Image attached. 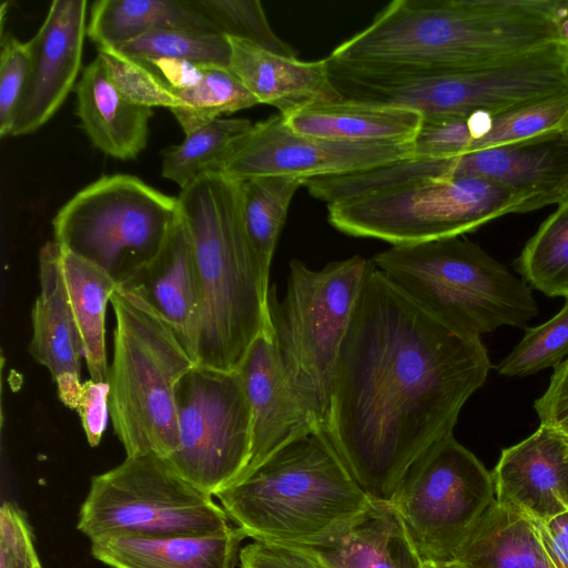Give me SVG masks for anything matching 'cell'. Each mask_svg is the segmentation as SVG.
Here are the masks:
<instances>
[{
  "instance_id": "6da1fadb",
  "label": "cell",
  "mask_w": 568,
  "mask_h": 568,
  "mask_svg": "<svg viewBox=\"0 0 568 568\" xmlns=\"http://www.w3.org/2000/svg\"><path fill=\"white\" fill-rule=\"evenodd\" d=\"M480 337L427 312L376 267L341 348L323 432L375 504H392L409 467L453 435L486 382Z\"/></svg>"
},
{
  "instance_id": "7a4b0ae2",
  "label": "cell",
  "mask_w": 568,
  "mask_h": 568,
  "mask_svg": "<svg viewBox=\"0 0 568 568\" xmlns=\"http://www.w3.org/2000/svg\"><path fill=\"white\" fill-rule=\"evenodd\" d=\"M558 43L550 0H394L331 59L476 68Z\"/></svg>"
},
{
  "instance_id": "3957f363",
  "label": "cell",
  "mask_w": 568,
  "mask_h": 568,
  "mask_svg": "<svg viewBox=\"0 0 568 568\" xmlns=\"http://www.w3.org/2000/svg\"><path fill=\"white\" fill-rule=\"evenodd\" d=\"M178 201L202 291L196 364L237 369L253 342L273 332L270 281L244 227L240 181L204 172L181 190Z\"/></svg>"
},
{
  "instance_id": "277c9868",
  "label": "cell",
  "mask_w": 568,
  "mask_h": 568,
  "mask_svg": "<svg viewBox=\"0 0 568 568\" xmlns=\"http://www.w3.org/2000/svg\"><path fill=\"white\" fill-rule=\"evenodd\" d=\"M215 497L256 541L334 544L374 508L323 429L298 438Z\"/></svg>"
},
{
  "instance_id": "5b68a950",
  "label": "cell",
  "mask_w": 568,
  "mask_h": 568,
  "mask_svg": "<svg viewBox=\"0 0 568 568\" xmlns=\"http://www.w3.org/2000/svg\"><path fill=\"white\" fill-rule=\"evenodd\" d=\"M327 61L344 99L409 109L423 118L497 114L568 91V54L556 44L466 69Z\"/></svg>"
},
{
  "instance_id": "8992f818",
  "label": "cell",
  "mask_w": 568,
  "mask_h": 568,
  "mask_svg": "<svg viewBox=\"0 0 568 568\" xmlns=\"http://www.w3.org/2000/svg\"><path fill=\"white\" fill-rule=\"evenodd\" d=\"M114 316L109 410L126 456L166 459L179 447L175 388L196 363L169 324L129 284L110 301Z\"/></svg>"
},
{
  "instance_id": "52a82bcc",
  "label": "cell",
  "mask_w": 568,
  "mask_h": 568,
  "mask_svg": "<svg viewBox=\"0 0 568 568\" xmlns=\"http://www.w3.org/2000/svg\"><path fill=\"white\" fill-rule=\"evenodd\" d=\"M372 261L418 305L470 336L523 326L538 312L524 280L462 236L392 245Z\"/></svg>"
},
{
  "instance_id": "ba28073f",
  "label": "cell",
  "mask_w": 568,
  "mask_h": 568,
  "mask_svg": "<svg viewBox=\"0 0 568 568\" xmlns=\"http://www.w3.org/2000/svg\"><path fill=\"white\" fill-rule=\"evenodd\" d=\"M371 260L354 255L312 270L291 260L286 290L270 288L273 339L284 371L322 425L342 345L367 277Z\"/></svg>"
},
{
  "instance_id": "9c48e42d",
  "label": "cell",
  "mask_w": 568,
  "mask_h": 568,
  "mask_svg": "<svg viewBox=\"0 0 568 568\" xmlns=\"http://www.w3.org/2000/svg\"><path fill=\"white\" fill-rule=\"evenodd\" d=\"M528 196L475 178L424 179L327 204L339 232L392 245L462 236L510 213L529 212Z\"/></svg>"
},
{
  "instance_id": "30bf717a",
  "label": "cell",
  "mask_w": 568,
  "mask_h": 568,
  "mask_svg": "<svg viewBox=\"0 0 568 568\" xmlns=\"http://www.w3.org/2000/svg\"><path fill=\"white\" fill-rule=\"evenodd\" d=\"M181 217L178 197L138 176L103 175L77 192L52 220L54 242L126 283L163 247Z\"/></svg>"
},
{
  "instance_id": "8fae6325",
  "label": "cell",
  "mask_w": 568,
  "mask_h": 568,
  "mask_svg": "<svg viewBox=\"0 0 568 568\" xmlns=\"http://www.w3.org/2000/svg\"><path fill=\"white\" fill-rule=\"evenodd\" d=\"M233 525L213 496L153 454L126 456L91 478L77 528L91 541L108 536L205 535Z\"/></svg>"
},
{
  "instance_id": "7c38bea8",
  "label": "cell",
  "mask_w": 568,
  "mask_h": 568,
  "mask_svg": "<svg viewBox=\"0 0 568 568\" xmlns=\"http://www.w3.org/2000/svg\"><path fill=\"white\" fill-rule=\"evenodd\" d=\"M494 501L491 473L450 435L409 467L392 505L423 561L446 564Z\"/></svg>"
},
{
  "instance_id": "4fadbf2b",
  "label": "cell",
  "mask_w": 568,
  "mask_h": 568,
  "mask_svg": "<svg viewBox=\"0 0 568 568\" xmlns=\"http://www.w3.org/2000/svg\"><path fill=\"white\" fill-rule=\"evenodd\" d=\"M179 447L165 460L215 496L243 473L252 449V410L237 369L195 364L175 388Z\"/></svg>"
},
{
  "instance_id": "5bb4252c",
  "label": "cell",
  "mask_w": 568,
  "mask_h": 568,
  "mask_svg": "<svg viewBox=\"0 0 568 568\" xmlns=\"http://www.w3.org/2000/svg\"><path fill=\"white\" fill-rule=\"evenodd\" d=\"M413 158L412 143H349L293 131L282 114L253 124L210 172L243 181L256 176L311 179L344 175Z\"/></svg>"
},
{
  "instance_id": "9a60e30c",
  "label": "cell",
  "mask_w": 568,
  "mask_h": 568,
  "mask_svg": "<svg viewBox=\"0 0 568 568\" xmlns=\"http://www.w3.org/2000/svg\"><path fill=\"white\" fill-rule=\"evenodd\" d=\"M87 0H54L38 32L26 42L30 77L10 136L30 134L64 102L81 69Z\"/></svg>"
},
{
  "instance_id": "2e32d148",
  "label": "cell",
  "mask_w": 568,
  "mask_h": 568,
  "mask_svg": "<svg viewBox=\"0 0 568 568\" xmlns=\"http://www.w3.org/2000/svg\"><path fill=\"white\" fill-rule=\"evenodd\" d=\"M237 372L252 410V449L248 464L235 483L292 442L323 429L321 419L290 382L273 332L263 333L253 342Z\"/></svg>"
},
{
  "instance_id": "e0dca14e",
  "label": "cell",
  "mask_w": 568,
  "mask_h": 568,
  "mask_svg": "<svg viewBox=\"0 0 568 568\" xmlns=\"http://www.w3.org/2000/svg\"><path fill=\"white\" fill-rule=\"evenodd\" d=\"M491 476L496 501L531 520L568 511V443L551 426L503 449Z\"/></svg>"
},
{
  "instance_id": "ac0fdd59",
  "label": "cell",
  "mask_w": 568,
  "mask_h": 568,
  "mask_svg": "<svg viewBox=\"0 0 568 568\" xmlns=\"http://www.w3.org/2000/svg\"><path fill=\"white\" fill-rule=\"evenodd\" d=\"M445 178L481 179L528 196L529 211L568 181V135L443 158Z\"/></svg>"
},
{
  "instance_id": "d6986e66",
  "label": "cell",
  "mask_w": 568,
  "mask_h": 568,
  "mask_svg": "<svg viewBox=\"0 0 568 568\" xmlns=\"http://www.w3.org/2000/svg\"><path fill=\"white\" fill-rule=\"evenodd\" d=\"M126 284L169 324L196 363L202 291L191 235L182 216L158 255Z\"/></svg>"
},
{
  "instance_id": "ffe728a7",
  "label": "cell",
  "mask_w": 568,
  "mask_h": 568,
  "mask_svg": "<svg viewBox=\"0 0 568 568\" xmlns=\"http://www.w3.org/2000/svg\"><path fill=\"white\" fill-rule=\"evenodd\" d=\"M227 39L231 45L229 69L258 103L275 106L280 114L344 99L331 81L327 58L302 61L245 40Z\"/></svg>"
},
{
  "instance_id": "44dd1931",
  "label": "cell",
  "mask_w": 568,
  "mask_h": 568,
  "mask_svg": "<svg viewBox=\"0 0 568 568\" xmlns=\"http://www.w3.org/2000/svg\"><path fill=\"white\" fill-rule=\"evenodd\" d=\"M435 133L442 150L453 156L568 135V91L497 114L444 116Z\"/></svg>"
},
{
  "instance_id": "7402d4cb",
  "label": "cell",
  "mask_w": 568,
  "mask_h": 568,
  "mask_svg": "<svg viewBox=\"0 0 568 568\" xmlns=\"http://www.w3.org/2000/svg\"><path fill=\"white\" fill-rule=\"evenodd\" d=\"M244 538L234 524L205 535L108 536L91 541V554L111 568H235Z\"/></svg>"
},
{
  "instance_id": "603a6c76",
  "label": "cell",
  "mask_w": 568,
  "mask_h": 568,
  "mask_svg": "<svg viewBox=\"0 0 568 568\" xmlns=\"http://www.w3.org/2000/svg\"><path fill=\"white\" fill-rule=\"evenodd\" d=\"M75 93L81 126L97 149L122 161L145 149L152 109L129 101L98 57L83 69Z\"/></svg>"
},
{
  "instance_id": "cb8c5ba5",
  "label": "cell",
  "mask_w": 568,
  "mask_h": 568,
  "mask_svg": "<svg viewBox=\"0 0 568 568\" xmlns=\"http://www.w3.org/2000/svg\"><path fill=\"white\" fill-rule=\"evenodd\" d=\"M61 248L47 242L39 252L40 294L32 308L29 352L53 381L80 377L83 345L74 321L62 272Z\"/></svg>"
},
{
  "instance_id": "d4e9b609",
  "label": "cell",
  "mask_w": 568,
  "mask_h": 568,
  "mask_svg": "<svg viewBox=\"0 0 568 568\" xmlns=\"http://www.w3.org/2000/svg\"><path fill=\"white\" fill-rule=\"evenodd\" d=\"M295 132L349 143H412L418 133L420 113L392 105L343 99L314 103L283 115Z\"/></svg>"
},
{
  "instance_id": "484cf974",
  "label": "cell",
  "mask_w": 568,
  "mask_h": 568,
  "mask_svg": "<svg viewBox=\"0 0 568 568\" xmlns=\"http://www.w3.org/2000/svg\"><path fill=\"white\" fill-rule=\"evenodd\" d=\"M452 562L460 568H554L532 520L496 499Z\"/></svg>"
},
{
  "instance_id": "4316f807",
  "label": "cell",
  "mask_w": 568,
  "mask_h": 568,
  "mask_svg": "<svg viewBox=\"0 0 568 568\" xmlns=\"http://www.w3.org/2000/svg\"><path fill=\"white\" fill-rule=\"evenodd\" d=\"M310 549L326 568H424L425 565L392 504H375L364 519L334 544Z\"/></svg>"
},
{
  "instance_id": "83f0119b",
  "label": "cell",
  "mask_w": 568,
  "mask_h": 568,
  "mask_svg": "<svg viewBox=\"0 0 568 568\" xmlns=\"http://www.w3.org/2000/svg\"><path fill=\"white\" fill-rule=\"evenodd\" d=\"M158 29L217 33L191 0H97L87 34L99 48L119 49Z\"/></svg>"
},
{
  "instance_id": "f1b7e54d",
  "label": "cell",
  "mask_w": 568,
  "mask_h": 568,
  "mask_svg": "<svg viewBox=\"0 0 568 568\" xmlns=\"http://www.w3.org/2000/svg\"><path fill=\"white\" fill-rule=\"evenodd\" d=\"M69 302L83 345L90 378L108 382L105 351L106 305L118 283L93 263L61 250Z\"/></svg>"
},
{
  "instance_id": "f546056e",
  "label": "cell",
  "mask_w": 568,
  "mask_h": 568,
  "mask_svg": "<svg viewBox=\"0 0 568 568\" xmlns=\"http://www.w3.org/2000/svg\"><path fill=\"white\" fill-rule=\"evenodd\" d=\"M244 227L264 277L270 270L277 241L295 192L304 181L288 176H256L240 181Z\"/></svg>"
},
{
  "instance_id": "4dcf8cb0",
  "label": "cell",
  "mask_w": 568,
  "mask_h": 568,
  "mask_svg": "<svg viewBox=\"0 0 568 568\" xmlns=\"http://www.w3.org/2000/svg\"><path fill=\"white\" fill-rule=\"evenodd\" d=\"M516 267L529 286L548 296H568V200L540 224Z\"/></svg>"
},
{
  "instance_id": "1f68e13d",
  "label": "cell",
  "mask_w": 568,
  "mask_h": 568,
  "mask_svg": "<svg viewBox=\"0 0 568 568\" xmlns=\"http://www.w3.org/2000/svg\"><path fill=\"white\" fill-rule=\"evenodd\" d=\"M247 119L217 118L185 135V139L164 152L162 176L181 190L200 174L214 169L229 148L253 126Z\"/></svg>"
},
{
  "instance_id": "d6a6232c",
  "label": "cell",
  "mask_w": 568,
  "mask_h": 568,
  "mask_svg": "<svg viewBox=\"0 0 568 568\" xmlns=\"http://www.w3.org/2000/svg\"><path fill=\"white\" fill-rule=\"evenodd\" d=\"M184 106L171 110L185 135L220 118L258 104L237 77L223 67H205L195 85L173 91Z\"/></svg>"
},
{
  "instance_id": "836d02e7",
  "label": "cell",
  "mask_w": 568,
  "mask_h": 568,
  "mask_svg": "<svg viewBox=\"0 0 568 568\" xmlns=\"http://www.w3.org/2000/svg\"><path fill=\"white\" fill-rule=\"evenodd\" d=\"M115 50L135 59H174L223 68H229L231 55L225 36L179 29L153 30Z\"/></svg>"
},
{
  "instance_id": "e575fe53",
  "label": "cell",
  "mask_w": 568,
  "mask_h": 568,
  "mask_svg": "<svg viewBox=\"0 0 568 568\" xmlns=\"http://www.w3.org/2000/svg\"><path fill=\"white\" fill-rule=\"evenodd\" d=\"M217 33L252 42L280 55L297 58L296 51L272 29L257 0H191Z\"/></svg>"
},
{
  "instance_id": "d590c367",
  "label": "cell",
  "mask_w": 568,
  "mask_h": 568,
  "mask_svg": "<svg viewBox=\"0 0 568 568\" xmlns=\"http://www.w3.org/2000/svg\"><path fill=\"white\" fill-rule=\"evenodd\" d=\"M568 355V296L564 307L544 324L526 329L525 336L498 365L508 377L527 376L561 363Z\"/></svg>"
},
{
  "instance_id": "8d00e7d4",
  "label": "cell",
  "mask_w": 568,
  "mask_h": 568,
  "mask_svg": "<svg viewBox=\"0 0 568 568\" xmlns=\"http://www.w3.org/2000/svg\"><path fill=\"white\" fill-rule=\"evenodd\" d=\"M110 81L131 102L146 108L184 106V102L148 67L112 48H99Z\"/></svg>"
},
{
  "instance_id": "74e56055",
  "label": "cell",
  "mask_w": 568,
  "mask_h": 568,
  "mask_svg": "<svg viewBox=\"0 0 568 568\" xmlns=\"http://www.w3.org/2000/svg\"><path fill=\"white\" fill-rule=\"evenodd\" d=\"M30 77V55L26 43L12 34L0 43V136H10Z\"/></svg>"
},
{
  "instance_id": "f35d334b",
  "label": "cell",
  "mask_w": 568,
  "mask_h": 568,
  "mask_svg": "<svg viewBox=\"0 0 568 568\" xmlns=\"http://www.w3.org/2000/svg\"><path fill=\"white\" fill-rule=\"evenodd\" d=\"M0 568H42L27 514L11 501L0 510Z\"/></svg>"
},
{
  "instance_id": "ab89813d",
  "label": "cell",
  "mask_w": 568,
  "mask_h": 568,
  "mask_svg": "<svg viewBox=\"0 0 568 568\" xmlns=\"http://www.w3.org/2000/svg\"><path fill=\"white\" fill-rule=\"evenodd\" d=\"M241 568H326L307 547L256 541L239 554Z\"/></svg>"
},
{
  "instance_id": "60d3db41",
  "label": "cell",
  "mask_w": 568,
  "mask_h": 568,
  "mask_svg": "<svg viewBox=\"0 0 568 568\" xmlns=\"http://www.w3.org/2000/svg\"><path fill=\"white\" fill-rule=\"evenodd\" d=\"M109 383L89 379L82 383L75 410L91 447L100 444L106 428L109 410Z\"/></svg>"
},
{
  "instance_id": "b9f144b4",
  "label": "cell",
  "mask_w": 568,
  "mask_h": 568,
  "mask_svg": "<svg viewBox=\"0 0 568 568\" xmlns=\"http://www.w3.org/2000/svg\"><path fill=\"white\" fill-rule=\"evenodd\" d=\"M534 407L544 425L555 426L568 417V358L555 367L547 390Z\"/></svg>"
},
{
  "instance_id": "7bdbcfd3",
  "label": "cell",
  "mask_w": 568,
  "mask_h": 568,
  "mask_svg": "<svg viewBox=\"0 0 568 568\" xmlns=\"http://www.w3.org/2000/svg\"><path fill=\"white\" fill-rule=\"evenodd\" d=\"M155 73L170 90L187 89L200 82L204 74L202 65L174 59H136Z\"/></svg>"
},
{
  "instance_id": "ee69618b",
  "label": "cell",
  "mask_w": 568,
  "mask_h": 568,
  "mask_svg": "<svg viewBox=\"0 0 568 568\" xmlns=\"http://www.w3.org/2000/svg\"><path fill=\"white\" fill-rule=\"evenodd\" d=\"M532 523L554 568H568V511Z\"/></svg>"
},
{
  "instance_id": "f6af8a7d",
  "label": "cell",
  "mask_w": 568,
  "mask_h": 568,
  "mask_svg": "<svg viewBox=\"0 0 568 568\" xmlns=\"http://www.w3.org/2000/svg\"><path fill=\"white\" fill-rule=\"evenodd\" d=\"M550 18L558 44L568 50V0H550Z\"/></svg>"
},
{
  "instance_id": "bcb514c9",
  "label": "cell",
  "mask_w": 568,
  "mask_h": 568,
  "mask_svg": "<svg viewBox=\"0 0 568 568\" xmlns=\"http://www.w3.org/2000/svg\"><path fill=\"white\" fill-rule=\"evenodd\" d=\"M566 200H568V181L546 199L545 206L549 204H558Z\"/></svg>"
},
{
  "instance_id": "7dc6e473",
  "label": "cell",
  "mask_w": 568,
  "mask_h": 568,
  "mask_svg": "<svg viewBox=\"0 0 568 568\" xmlns=\"http://www.w3.org/2000/svg\"><path fill=\"white\" fill-rule=\"evenodd\" d=\"M558 430V433L564 437V439L568 443V417L562 419L555 426H551Z\"/></svg>"
},
{
  "instance_id": "c3c4849f",
  "label": "cell",
  "mask_w": 568,
  "mask_h": 568,
  "mask_svg": "<svg viewBox=\"0 0 568 568\" xmlns=\"http://www.w3.org/2000/svg\"><path fill=\"white\" fill-rule=\"evenodd\" d=\"M424 568H460L454 562H446V564H425Z\"/></svg>"
}]
</instances>
